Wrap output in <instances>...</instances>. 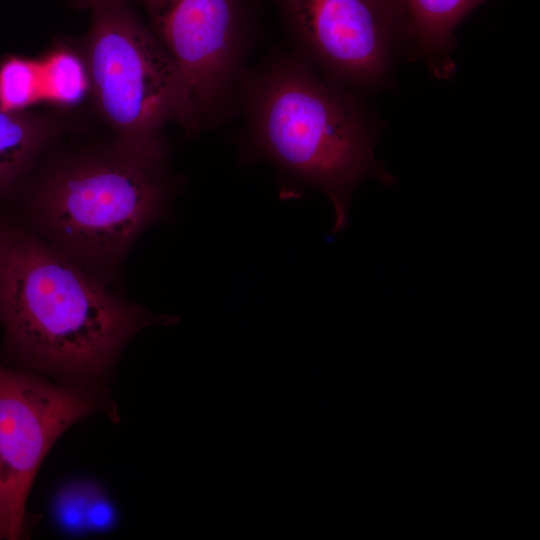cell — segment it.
<instances>
[{
  "label": "cell",
  "mask_w": 540,
  "mask_h": 540,
  "mask_svg": "<svg viewBox=\"0 0 540 540\" xmlns=\"http://www.w3.org/2000/svg\"><path fill=\"white\" fill-rule=\"evenodd\" d=\"M176 322L114 292L22 224L4 221L3 364L65 384L102 387L139 331Z\"/></svg>",
  "instance_id": "obj_1"
},
{
  "label": "cell",
  "mask_w": 540,
  "mask_h": 540,
  "mask_svg": "<svg viewBox=\"0 0 540 540\" xmlns=\"http://www.w3.org/2000/svg\"><path fill=\"white\" fill-rule=\"evenodd\" d=\"M238 114L242 159L274 166L286 198L306 187L325 193L334 208L333 233L346 227L360 181L395 182L374 158L377 129L358 94L324 77L295 50L275 52L249 68Z\"/></svg>",
  "instance_id": "obj_2"
},
{
  "label": "cell",
  "mask_w": 540,
  "mask_h": 540,
  "mask_svg": "<svg viewBox=\"0 0 540 540\" xmlns=\"http://www.w3.org/2000/svg\"><path fill=\"white\" fill-rule=\"evenodd\" d=\"M168 153L116 141L57 158L27 188L20 224L110 286L139 236L169 214Z\"/></svg>",
  "instance_id": "obj_3"
},
{
  "label": "cell",
  "mask_w": 540,
  "mask_h": 540,
  "mask_svg": "<svg viewBox=\"0 0 540 540\" xmlns=\"http://www.w3.org/2000/svg\"><path fill=\"white\" fill-rule=\"evenodd\" d=\"M85 7L91 12L83 60L89 87L116 141L167 147L162 132L171 123L196 136L202 125L189 89L128 0H89Z\"/></svg>",
  "instance_id": "obj_4"
},
{
  "label": "cell",
  "mask_w": 540,
  "mask_h": 540,
  "mask_svg": "<svg viewBox=\"0 0 540 540\" xmlns=\"http://www.w3.org/2000/svg\"><path fill=\"white\" fill-rule=\"evenodd\" d=\"M184 79L202 127L239 113L256 25L247 0H138Z\"/></svg>",
  "instance_id": "obj_5"
},
{
  "label": "cell",
  "mask_w": 540,
  "mask_h": 540,
  "mask_svg": "<svg viewBox=\"0 0 540 540\" xmlns=\"http://www.w3.org/2000/svg\"><path fill=\"white\" fill-rule=\"evenodd\" d=\"M118 420L102 387L52 382L0 362V468L11 511L10 539L26 530V503L37 472L57 439L95 413Z\"/></svg>",
  "instance_id": "obj_6"
},
{
  "label": "cell",
  "mask_w": 540,
  "mask_h": 540,
  "mask_svg": "<svg viewBox=\"0 0 540 540\" xmlns=\"http://www.w3.org/2000/svg\"><path fill=\"white\" fill-rule=\"evenodd\" d=\"M294 50L352 92L380 85L399 24L391 0H274Z\"/></svg>",
  "instance_id": "obj_7"
},
{
  "label": "cell",
  "mask_w": 540,
  "mask_h": 540,
  "mask_svg": "<svg viewBox=\"0 0 540 540\" xmlns=\"http://www.w3.org/2000/svg\"><path fill=\"white\" fill-rule=\"evenodd\" d=\"M486 0H391L400 37L411 43L438 78L454 70L450 51L459 23Z\"/></svg>",
  "instance_id": "obj_8"
},
{
  "label": "cell",
  "mask_w": 540,
  "mask_h": 540,
  "mask_svg": "<svg viewBox=\"0 0 540 540\" xmlns=\"http://www.w3.org/2000/svg\"><path fill=\"white\" fill-rule=\"evenodd\" d=\"M42 118L0 108V198L31 172L52 138Z\"/></svg>",
  "instance_id": "obj_9"
},
{
  "label": "cell",
  "mask_w": 540,
  "mask_h": 540,
  "mask_svg": "<svg viewBox=\"0 0 540 540\" xmlns=\"http://www.w3.org/2000/svg\"><path fill=\"white\" fill-rule=\"evenodd\" d=\"M39 62L43 99L70 105L83 98L89 87L84 61L71 52L59 51Z\"/></svg>",
  "instance_id": "obj_10"
},
{
  "label": "cell",
  "mask_w": 540,
  "mask_h": 540,
  "mask_svg": "<svg viewBox=\"0 0 540 540\" xmlns=\"http://www.w3.org/2000/svg\"><path fill=\"white\" fill-rule=\"evenodd\" d=\"M43 100V80L39 61L10 57L0 65V108L22 112Z\"/></svg>",
  "instance_id": "obj_11"
},
{
  "label": "cell",
  "mask_w": 540,
  "mask_h": 540,
  "mask_svg": "<svg viewBox=\"0 0 540 540\" xmlns=\"http://www.w3.org/2000/svg\"><path fill=\"white\" fill-rule=\"evenodd\" d=\"M11 511L0 468V539H10Z\"/></svg>",
  "instance_id": "obj_12"
},
{
  "label": "cell",
  "mask_w": 540,
  "mask_h": 540,
  "mask_svg": "<svg viewBox=\"0 0 540 540\" xmlns=\"http://www.w3.org/2000/svg\"><path fill=\"white\" fill-rule=\"evenodd\" d=\"M3 231H4V220L0 219V250L2 246Z\"/></svg>",
  "instance_id": "obj_13"
},
{
  "label": "cell",
  "mask_w": 540,
  "mask_h": 540,
  "mask_svg": "<svg viewBox=\"0 0 540 540\" xmlns=\"http://www.w3.org/2000/svg\"><path fill=\"white\" fill-rule=\"evenodd\" d=\"M88 1H89V0H74V2H75L76 4L81 5V6H84V7L86 6V4H87Z\"/></svg>",
  "instance_id": "obj_14"
}]
</instances>
